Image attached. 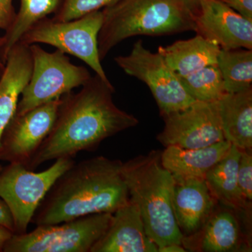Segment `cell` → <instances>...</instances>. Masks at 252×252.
I'll use <instances>...</instances> for the list:
<instances>
[{"instance_id": "obj_9", "label": "cell", "mask_w": 252, "mask_h": 252, "mask_svg": "<svg viewBox=\"0 0 252 252\" xmlns=\"http://www.w3.org/2000/svg\"><path fill=\"white\" fill-rule=\"evenodd\" d=\"M114 61L127 75L148 86L161 117L185 109L195 102L185 90L180 76L161 55L146 49L141 39L134 44L130 54L117 56Z\"/></svg>"}, {"instance_id": "obj_2", "label": "cell", "mask_w": 252, "mask_h": 252, "mask_svg": "<svg viewBox=\"0 0 252 252\" xmlns=\"http://www.w3.org/2000/svg\"><path fill=\"white\" fill-rule=\"evenodd\" d=\"M121 160L102 156L74 162L49 189L31 223L54 225L94 214L114 213L129 200Z\"/></svg>"}, {"instance_id": "obj_31", "label": "cell", "mask_w": 252, "mask_h": 252, "mask_svg": "<svg viewBox=\"0 0 252 252\" xmlns=\"http://www.w3.org/2000/svg\"><path fill=\"white\" fill-rule=\"evenodd\" d=\"M187 252L183 245L172 244V245H165L158 249V252Z\"/></svg>"}, {"instance_id": "obj_6", "label": "cell", "mask_w": 252, "mask_h": 252, "mask_svg": "<svg viewBox=\"0 0 252 252\" xmlns=\"http://www.w3.org/2000/svg\"><path fill=\"white\" fill-rule=\"evenodd\" d=\"M102 20V10L67 21L46 18L32 27L20 42L28 46L45 44L54 46L84 61L101 79L109 81L98 52L97 39Z\"/></svg>"}, {"instance_id": "obj_4", "label": "cell", "mask_w": 252, "mask_h": 252, "mask_svg": "<svg viewBox=\"0 0 252 252\" xmlns=\"http://www.w3.org/2000/svg\"><path fill=\"white\" fill-rule=\"evenodd\" d=\"M98 34L101 61L116 46L135 36L172 35L195 31L193 18L173 0H120L102 10Z\"/></svg>"}, {"instance_id": "obj_30", "label": "cell", "mask_w": 252, "mask_h": 252, "mask_svg": "<svg viewBox=\"0 0 252 252\" xmlns=\"http://www.w3.org/2000/svg\"><path fill=\"white\" fill-rule=\"evenodd\" d=\"M14 233L4 227L0 226V252H3L5 244Z\"/></svg>"}, {"instance_id": "obj_5", "label": "cell", "mask_w": 252, "mask_h": 252, "mask_svg": "<svg viewBox=\"0 0 252 252\" xmlns=\"http://www.w3.org/2000/svg\"><path fill=\"white\" fill-rule=\"evenodd\" d=\"M112 217V213L94 214L39 225L30 233L13 234L2 252H91L108 229Z\"/></svg>"}, {"instance_id": "obj_16", "label": "cell", "mask_w": 252, "mask_h": 252, "mask_svg": "<svg viewBox=\"0 0 252 252\" xmlns=\"http://www.w3.org/2000/svg\"><path fill=\"white\" fill-rule=\"evenodd\" d=\"M32 58L30 46L19 42L10 51L0 79V138L16 114L20 97L31 79Z\"/></svg>"}, {"instance_id": "obj_11", "label": "cell", "mask_w": 252, "mask_h": 252, "mask_svg": "<svg viewBox=\"0 0 252 252\" xmlns=\"http://www.w3.org/2000/svg\"><path fill=\"white\" fill-rule=\"evenodd\" d=\"M162 117L165 125L157 140L163 147L198 149L225 140L217 102L195 101Z\"/></svg>"}, {"instance_id": "obj_1", "label": "cell", "mask_w": 252, "mask_h": 252, "mask_svg": "<svg viewBox=\"0 0 252 252\" xmlns=\"http://www.w3.org/2000/svg\"><path fill=\"white\" fill-rule=\"evenodd\" d=\"M114 92L110 81L95 74L79 92L63 95L52 129L28 169L35 170L60 158H74L79 152L94 150L106 139L138 125L135 116L114 103Z\"/></svg>"}, {"instance_id": "obj_10", "label": "cell", "mask_w": 252, "mask_h": 252, "mask_svg": "<svg viewBox=\"0 0 252 252\" xmlns=\"http://www.w3.org/2000/svg\"><path fill=\"white\" fill-rule=\"evenodd\" d=\"M61 97L24 114H16L5 127L0 138V160L30 164L52 129Z\"/></svg>"}, {"instance_id": "obj_13", "label": "cell", "mask_w": 252, "mask_h": 252, "mask_svg": "<svg viewBox=\"0 0 252 252\" xmlns=\"http://www.w3.org/2000/svg\"><path fill=\"white\" fill-rule=\"evenodd\" d=\"M172 203L184 238L198 233L211 216L218 202L204 179L173 177Z\"/></svg>"}, {"instance_id": "obj_12", "label": "cell", "mask_w": 252, "mask_h": 252, "mask_svg": "<svg viewBox=\"0 0 252 252\" xmlns=\"http://www.w3.org/2000/svg\"><path fill=\"white\" fill-rule=\"evenodd\" d=\"M197 34L220 49H252V21L220 0H205L193 18Z\"/></svg>"}, {"instance_id": "obj_15", "label": "cell", "mask_w": 252, "mask_h": 252, "mask_svg": "<svg viewBox=\"0 0 252 252\" xmlns=\"http://www.w3.org/2000/svg\"><path fill=\"white\" fill-rule=\"evenodd\" d=\"M91 252H158L146 233L138 207L130 200L113 213L108 229Z\"/></svg>"}, {"instance_id": "obj_21", "label": "cell", "mask_w": 252, "mask_h": 252, "mask_svg": "<svg viewBox=\"0 0 252 252\" xmlns=\"http://www.w3.org/2000/svg\"><path fill=\"white\" fill-rule=\"evenodd\" d=\"M63 0H21L19 11L11 27L3 36L4 43L1 57L5 63L11 49L21 41V38L38 22L56 14L62 6Z\"/></svg>"}, {"instance_id": "obj_32", "label": "cell", "mask_w": 252, "mask_h": 252, "mask_svg": "<svg viewBox=\"0 0 252 252\" xmlns=\"http://www.w3.org/2000/svg\"><path fill=\"white\" fill-rule=\"evenodd\" d=\"M3 43H4L3 36H0V79L2 77L5 70V63L3 61L2 57H1V49H2Z\"/></svg>"}, {"instance_id": "obj_24", "label": "cell", "mask_w": 252, "mask_h": 252, "mask_svg": "<svg viewBox=\"0 0 252 252\" xmlns=\"http://www.w3.org/2000/svg\"><path fill=\"white\" fill-rule=\"evenodd\" d=\"M119 1L120 0H63L62 6L53 18L61 21H71L103 9Z\"/></svg>"}, {"instance_id": "obj_17", "label": "cell", "mask_w": 252, "mask_h": 252, "mask_svg": "<svg viewBox=\"0 0 252 252\" xmlns=\"http://www.w3.org/2000/svg\"><path fill=\"white\" fill-rule=\"evenodd\" d=\"M231 146L225 140L198 149L169 146L161 152L162 165L173 177L205 180L207 172L228 154Z\"/></svg>"}, {"instance_id": "obj_3", "label": "cell", "mask_w": 252, "mask_h": 252, "mask_svg": "<svg viewBox=\"0 0 252 252\" xmlns=\"http://www.w3.org/2000/svg\"><path fill=\"white\" fill-rule=\"evenodd\" d=\"M161 152L133 158L123 162L122 168L129 200L138 207L146 233L158 249L182 245L183 240L172 207L173 176L162 166Z\"/></svg>"}, {"instance_id": "obj_27", "label": "cell", "mask_w": 252, "mask_h": 252, "mask_svg": "<svg viewBox=\"0 0 252 252\" xmlns=\"http://www.w3.org/2000/svg\"><path fill=\"white\" fill-rule=\"evenodd\" d=\"M244 18L252 21V0H220Z\"/></svg>"}, {"instance_id": "obj_7", "label": "cell", "mask_w": 252, "mask_h": 252, "mask_svg": "<svg viewBox=\"0 0 252 252\" xmlns=\"http://www.w3.org/2000/svg\"><path fill=\"white\" fill-rule=\"evenodd\" d=\"M74 162V158H60L49 168L39 172L15 162L0 168V198L12 215L14 234L27 233L41 200L60 176Z\"/></svg>"}, {"instance_id": "obj_18", "label": "cell", "mask_w": 252, "mask_h": 252, "mask_svg": "<svg viewBox=\"0 0 252 252\" xmlns=\"http://www.w3.org/2000/svg\"><path fill=\"white\" fill-rule=\"evenodd\" d=\"M225 140L241 150L252 149V89L226 94L217 102Z\"/></svg>"}, {"instance_id": "obj_26", "label": "cell", "mask_w": 252, "mask_h": 252, "mask_svg": "<svg viewBox=\"0 0 252 252\" xmlns=\"http://www.w3.org/2000/svg\"><path fill=\"white\" fill-rule=\"evenodd\" d=\"M16 16L13 0H0V29L7 31L14 23Z\"/></svg>"}, {"instance_id": "obj_23", "label": "cell", "mask_w": 252, "mask_h": 252, "mask_svg": "<svg viewBox=\"0 0 252 252\" xmlns=\"http://www.w3.org/2000/svg\"><path fill=\"white\" fill-rule=\"evenodd\" d=\"M180 78L185 90L195 101L217 102L228 94L217 64L207 66Z\"/></svg>"}, {"instance_id": "obj_28", "label": "cell", "mask_w": 252, "mask_h": 252, "mask_svg": "<svg viewBox=\"0 0 252 252\" xmlns=\"http://www.w3.org/2000/svg\"><path fill=\"white\" fill-rule=\"evenodd\" d=\"M0 226L11 230L14 234V223L12 215L6 203L0 198Z\"/></svg>"}, {"instance_id": "obj_22", "label": "cell", "mask_w": 252, "mask_h": 252, "mask_svg": "<svg viewBox=\"0 0 252 252\" xmlns=\"http://www.w3.org/2000/svg\"><path fill=\"white\" fill-rule=\"evenodd\" d=\"M217 64L228 94L252 89V49H220Z\"/></svg>"}, {"instance_id": "obj_29", "label": "cell", "mask_w": 252, "mask_h": 252, "mask_svg": "<svg viewBox=\"0 0 252 252\" xmlns=\"http://www.w3.org/2000/svg\"><path fill=\"white\" fill-rule=\"evenodd\" d=\"M189 16L194 18L198 14L200 5L205 0H173Z\"/></svg>"}, {"instance_id": "obj_14", "label": "cell", "mask_w": 252, "mask_h": 252, "mask_svg": "<svg viewBox=\"0 0 252 252\" xmlns=\"http://www.w3.org/2000/svg\"><path fill=\"white\" fill-rule=\"evenodd\" d=\"M238 213L228 207L217 206L198 233L183 238L184 248L203 252L249 251L250 246L242 229Z\"/></svg>"}, {"instance_id": "obj_19", "label": "cell", "mask_w": 252, "mask_h": 252, "mask_svg": "<svg viewBox=\"0 0 252 252\" xmlns=\"http://www.w3.org/2000/svg\"><path fill=\"white\" fill-rule=\"evenodd\" d=\"M220 46L196 34L190 39L179 40L166 46H159L157 52L180 77L217 63Z\"/></svg>"}, {"instance_id": "obj_8", "label": "cell", "mask_w": 252, "mask_h": 252, "mask_svg": "<svg viewBox=\"0 0 252 252\" xmlns=\"http://www.w3.org/2000/svg\"><path fill=\"white\" fill-rule=\"evenodd\" d=\"M32 58L31 79L23 90L16 112L36 108L82 86L92 76L83 66L75 65L59 50L50 53L37 44L30 45Z\"/></svg>"}, {"instance_id": "obj_20", "label": "cell", "mask_w": 252, "mask_h": 252, "mask_svg": "<svg viewBox=\"0 0 252 252\" xmlns=\"http://www.w3.org/2000/svg\"><path fill=\"white\" fill-rule=\"evenodd\" d=\"M241 150L232 144L229 152L205 177L207 187L218 203L235 211L246 213L252 204L244 200L239 189L238 170Z\"/></svg>"}, {"instance_id": "obj_25", "label": "cell", "mask_w": 252, "mask_h": 252, "mask_svg": "<svg viewBox=\"0 0 252 252\" xmlns=\"http://www.w3.org/2000/svg\"><path fill=\"white\" fill-rule=\"evenodd\" d=\"M241 150V149H240ZM238 182L240 193L247 203L252 200V149L241 150L238 170Z\"/></svg>"}]
</instances>
